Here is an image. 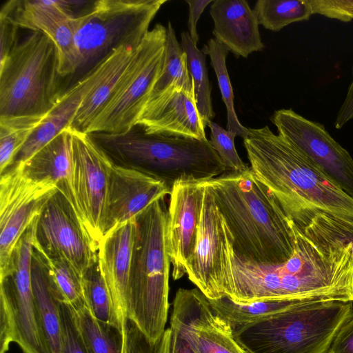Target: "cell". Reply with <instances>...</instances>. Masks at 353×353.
<instances>
[{"label": "cell", "mask_w": 353, "mask_h": 353, "mask_svg": "<svg viewBox=\"0 0 353 353\" xmlns=\"http://www.w3.org/2000/svg\"><path fill=\"white\" fill-rule=\"evenodd\" d=\"M290 222L294 252L276 265L240 259L228 230L226 296L242 303L274 299L353 303L351 229L321 212L305 213Z\"/></svg>", "instance_id": "1"}, {"label": "cell", "mask_w": 353, "mask_h": 353, "mask_svg": "<svg viewBox=\"0 0 353 353\" xmlns=\"http://www.w3.org/2000/svg\"><path fill=\"white\" fill-rule=\"evenodd\" d=\"M230 232L234 253L260 265L285 263L294 252L290 219L250 167L206 181Z\"/></svg>", "instance_id": "2"}, {"label": "cell", "mask_w": 353, "mask_h": 353, "mask_svg": "<svg viewBox=\"0 0 353 353\" xmlns=\"http://www.w3.org/2000/svg\"><path fill=\"white\" fill-rule=\"evenodd\" d=\"M243 144L251 170L288 217L320 212L353 225V199L293 143L265 125L249 128Z\"/></svg>", "instance_id": "3"}, {"label": "cell", "mask_w": 353, "mask_h": 353, "mask_svg": "<svg viewBox=\"0 0 353 353\" xmlns=\"http://www.w3.org/2000/svg\"><path fill=\"white\" fill-rule=\"evenodd\" d=\"M110 162L164 183L170 189L178 181H206L226 168L209 140L148 133L136 124L119 133H88Z\"/></svg>", "instance_id": "4"}, {"label": "cell", "mask_w": 353, "mask_h": 353, "mask_svg": "<svg viewBox=\"0 0 353 353\" xmlns=\"http://www.w3.org/2000/svg\"><path fill=\"white\" fill-rule=\"evenodd\" d=\"M160 198L135 216L137 224L126 298L127 319L152 343L165 332L170 260L168 209Z\"/></svg>", "instance_id": "5"}, {"label": "cell", "mask_w": 353, "mask_h": 353, "mask_svg": "<svg viewBox=\"0 0 353 353\" xmlns=\"http://www.w3.org/2000/svg\"><path fill=\"white\" fill-rule=\"evenodd\" d=\"M51 39L33 31L0 62V119L46 117L63 91Z\"/></svg>", "instance_id": "6"}, {"label": "cell", "mask_w": 353, "mask_h": 353, "mask_svg": "<svg viewBox=\"0 0 353 353\" xmlns=\"http://www.w3.org/2000/svg\"><path fill=\"white\" fill-rule=\"evenodd\" d=\"M353 314V303H307L233 330L248 353H327Z\"/></svg>", "instance_id": "7"}, {"label": "cell", "mask_w": 353, "mask_h": 353, "mask_svg": "<svg viewBox=\"0 0 353 353\" xmlns=\"http://www.w3.org/2000/svg\"><path fill=\"white\" fill-rule=\"evenodd\" d=\"M167 0H97L77 15L74 42L79 68H91L114 50L136 49Z\"/></svg>", "instance_id": "8"}, {"label": "cell", "mask_w": 353, "mask_h": 353, "mask_svg": "<svg viewBox=\"0 0 353 353\" xmlns=\"http://www.w3.org/2000/svg\"><path fill=\"white\" fill-rule=\"evenodd\" d=\"M167 29L157 23L135 49L117 88L85 133L130 129L148 102L164 63Z\"/></svg>", "instance_id": "9"}, {"label": "cell", "mask_w": 353, "mask_h": 353, "mask_svg": "<svg viewBox=\"0 0 353 353\" xmlns=\"http://www.w3.org/2000/svg\"><path fill=\"white\" fill-rule=\"evenodd\" d=\"M37 219L18 241L10 274L0 279V353L18 344L23 353H50L39 321L31 278Z\"/></svg>", "instance_id": "10"}, {"label": "cell", "mask_w": 353, "mask_h": 353, "mask_svg": "<svg viewBox=\"0 0 353 353\" xmlns=\"http://www.w3.org/2000/svg\"><path fill=\"white\" fill-rule=\"evenodd\" d=\"M58 191L50 180L27 176L21 165L9 167L0 179V279L12 271V253L19 239Z\"/></svg>", "instance_id": "11"}, {"label": "cell", "mask_w": 353, "mask_h": 353, "mask_svg": "<svg viewBox=\"0 0 353 353\" xmlns=\"http://www.w3.org/2000/svg\"><path fill=\"white\" fill-rule=\"evenodd\" d=\"M73 206L90 238L103 236L110 172L112 163L88 133L70 128Z\"/></svg>", "instance_id": "12"}, {"label": "cell", "mask_w": 353, "mask_h": 353, "mask_svg": "<svg viewBox=\"0 0 353 353\" xmlns=\"http://www.w3.org/2000/svg\"><path fill=\"white\" fill-rule=\"evenodd\" d=\"M33 248L46 256L64 259L81 277L98 260L97 245L59 190L37 217Z\"/></svg>", "instance_id": "13"}, {"label": "cell", "mask_w": 353, "mask_h": 353, "mask_svg": "<svg viewBox=\"0 0 353 353\" xmlns=\"http://www.w3.org/2000/svg\"><path fill=\"white\" fill-rule=\"evenodd\" d=\"M206 181L197 241L186 274L208 299H218L226 296L228 229Z\"/></svg>", "instance_id": "14"}, {"label": "cell", "mask_w": 353, "mask_h": 353, "mask_svg": "<svg viewBox=\"0 0 353 353\" xmlns=\"http://www.w3.org/2000/svg\"><path fill=\"white\" fill-rule=\"evenodd\" d=\"M271 121L279 135L303 152L353 199V159L322 123L309 120L292 109L276 110Z\"/></svg>", "instance_id": "15"}, {"label": "cell", "mask_w": 353, "mask_h": 353, "mask_svg": "<svg viewBox=\"0 0 353 353\" xmlns=\"http://www.w3.org/2000/svg\"><path fill=\"white\" fill-rule=\"evenodd\" d=\"M170 327L178 331L193 353H248L236 340L230 324L198 288L176 291Z\"/></svg>", "instance_id": "16"}, {"label": "cell", "mask_w": 353, "mask_h": 353, "mask_svg": "<svg viewBox=\"0 0 353 353\" xmlns=\"http://www.w3.org/2000/svg\"><path fill=\"white\" fill-rule=\"evenodd\" d=\"M81 1L64 0H10L0 14L19 28L39 31L54 43L59 54V70L65 77L79 70V57L74 42L73 8Z\"/></svg>", "instance_id": "17"}, {"label": "cell", "mask_w": 353, "mask_h": 353, "mask_svg": "<svg viewBox=\"0 0 353 353\" xmlns=\"http://www.w3.org/2000/svg\"><path fill=\"white\" fill-rule=\"evenodd\" d=\"M204 181L176 182L168 209L167 246L174 280L186 274L197 241L203 207Z\"/></svg>", "instance_id": "18"}, {"label": "cell", "mask_w": 353, "mask_h": 353, "mask_svg": "<svg viewBox=\"0 0 353 353\" xmlns=\"http://www.w3.org/2000/svg\"><path fill=\"white\" fill-rule=\"evenodd\" d=\"M164 183L112 164L110 172L103 236L133 219L155 200L170 194Z\"/></svg>", "instance_id": "19"}, {"label": "cell", "mask_w": 353, "mask_h": 353, "mask_svg": "<svg viewBox=\"0 0 353 353\" xmlns=\"http://www.w3.org/2000/svg\"><path fill=\"white\" fill-rule=\"evenodd\" d=\"M137 124L148 133L206 139L194 92L170 85L149 99Z\"/></svg>", "instance_id": "20"}, {"label": "cell", "mask_w": 353, "mask_h": 353, "mask_svg": "<svg viewBox=\"0 0 353 353\" xmlns=\"http://www.w3.org/2000/svg\"><path fill=\"white\" fill-rule=\"evenodd\" d=\"M136 228L134 216L103 236L97 248L100 271L123 332L127 321L126 298Z\"/></svg>", "instance_id": "21"}, {"label": "cell", "mask_w": 353, "mask_h": 353, "mask_svg": "<svg viewBox=\"0 0 353 353\" xmlns=\"http://www.w3.org/2000/svg\"><path fill=\"white\" fill-rule=\"evenodd\" d=\"M114 54V50L65 90L57 105L34 131L10 167L23 163L62 131L71 127L84 98L107 71Z\"/></svg>", "instance_id": "22"}, {"label": "cell", "mask_w": 353, "mask_h": 353, "mask_svg": "<svg viewBox=\"0 0 353 353\" xmlns=\"http://www.w3.org/2000/svg\"><path fill=\"white\" fill-rule=\"evenodd\" d=\"M210 14L213 35L236 57L246 58L264 48L253 9L245 0H214Z\"/></svg>", "instance_id": "23"}, {"label": "cell", "mask_w": 353, "mask_h": 353, "mask_svg": "<svg viewBox=\"0 0 353 353\" xmlns=\"http://www.w3.org/2000/svg\"><path fill=\"white\" fill-rule=\"evenodd\" d=\"M19 165H21L24 174L33 180H50L55 183L58 190L73 202L70 128L62 131L26 162Z\"/></svg>", "instance_id": "24"}, {"label": "cell", "mask_w": 353, "mask_h": 353, "mask_svg": "<svg viewBox=\"0 0 353 353\" xmlns=\"http://www.w3.org/2000/svg\"><path fill=\"white\" fill-rule=\"evenodd\" d=\"M135 49L121 46L114 50V54L107 71L84 98L71 128L86 132L117 88Z\"/></svg>", "instance_id": "25"}, {"label": "cell", "mask_w": 353, "mask_h": 353, "mask_svg": "<svg viewBox=\"0 0 353 353\" xmlns=\"http://www.w3.org/2000/svg\"><path fill=\"white\" fill-rule=\"evenodd\" d=\"M32 286L41 327L50 353H61V301L54 294L37 253L32 249Z\"/></svg>", "instance_id": "26"}, {"label": "cell", "mask_w": 353, "mask_h": 353, "mask_svg": "<svg viewBox=\"0 0 353 353\" xmlns=\"http://www.w3.org/2000/svg\"><path fill=\"white\" fill-rule=\"evenodd\" d=\"M209 301L214 311L230 324L232 330L262 321L305 303L319 302L305 299H274L242 303L228 296Z\"/></svg>", "instance_id": "27"}, {"label": "cell", "mask_w": 353, "mask_h": 353, "mask_svg": "<svg viewBox=\"0 0 353 353\" xmlns=\"http://www.w3.org/2000/svg\"><path fill=\"white\" fill-rule=\"evenodd\" d=\"M70 307L89 353H122L123 332L121 330L97 319L85 303Z\"/></svg>", "instance_id": "28"}, {"label": "cell", "mask_w": 353, "mask_h": 353, "mask_svg": "<svg viewBox=\"0 0 353 353\" xmlns=\"http://www.w3.org/2000/svg\"><path fill=\"white\" fill-rule=\"evenodd\" d=\"M180 45L186 54L187 65L193 82L196 106L205 128L215 117L212 108L206 55L200 50L191 39L188 32L181 34Z\"/></svg>", "instance_id": "29"}, {"label": "cell", "mask_w": 353, "mask_h": 353, "mask_svg": "<svg viewBox=\"0 0 353 353\" xmlns=\"http://www.w3.org/2000/svg\"><path fill=\"white\" fill-rule=\"evenodd\" d=\"M34 250L41 260L49 284L59 301L72 307L85 303L82 277L72 266L64 259L50 258Z\"/></svg>", "instance_id": "30"}, {"label": "cell", "mask_w": 353, "mask_h": 353, "mask_svg": "<svg viewBox=\"0 0 353 353\" xmlns=\"http://www.w3.org/2000/svg\"><path fill=\"white\" fill-rule=\"evenodd\" d=\"M210 59V65L216 76L222 100L227 110V130L243 139L249 134V128L239 121L234 108V94L226 67L229 50L215 39H210L201 50Z\"/></svg>", "instance_id": "31"}, {"label": "cell", "mask_w": 353, "mask_h": 353, "mask_svg": "<svg viewBox=\"0 0 353 353\" xmlns=\"http://www.w3.org/2000/svg\"><path fill=\"white\" fill-rule=\"evenodd\" d=\"M166 29L163 66L150 97L170 85H175L190 93L194 92L192 79L188 69L186 54L177 41L170 21H168Z\"/></svg>", "instance_id": "32"}, {"label": "cell", "mask_w": 353, "mask_h": 353, "mask_svg": "<svg viewBox=\"0 0 353 353\" xmlns=\"http://www.w3.org/2000/svg\"><path fill=\"white\" fill-rule=\"evenodd\" d=\"M253 10L259 25L274 32L312 14L309 0H259Z\"/></svg>", "instance_id": "33"}, {"label": "cell", "mask_w": 353, "mask_h": 353, "mask_svg": "<svg viewBox=\"0 0 353 353\" xmlns=\"http://www.w3.org/2000/svg\"><path fill=\"white\" fill-rule=\"evenodd\" d=\"M44 119H0V174L10 167L16 155Z\"/></svg>", "instance_id": "34"}, {"label": "cell", "mask_w": 353, "mask_h": 353, "mask_svg": "<svg viewBox=\"0 0 353 353\" xmlns=\"http://www.w3.org/2000/svg\"><path fill=\"white\" fill-rule=\"evenodd\" d=\"M82 281L85 305L94 317L120 330L98 260L83 276Z\"/></svg>", "instance_id": "35"}, {"label": "cell", "mask_w": 353, "mask_h": 353, "mask_svg": "<svg viewBox=\"0 0 353 353\" xmlns=\"http://www.w3.org/2000/svg\"><path fill=\"white\" fill-rule=\"evenodd\" d=\"M207 126L210 130L211 145L218 154L228 172H243L250 168L239 156L234 145L236 135L212 121Z\"/></svg>", "instance_id": "36"}, {"label": "cell", "mask_w": 353, "mask_h": 353, "mask_svg": "<svg viewBox=\"0 0 353 353\" xmlns=\"http://www.w3.org/2000/svg\"><path fill=\"white\" fill-rule=\"evenodd\" d=\"M61 320V353H89L70 305L60 303Z\"/></svg>", "instance_id": "37"}, {"label": "cell", "mask_w": 353, "mask_h": 353, "mask_svg": "<svg viewBox=\"0 0 353 353\" xmlns=\"http://www.w3.org/2000/svg\"><path fill=\"white\" fill-rule=\"evenodd\" d=\"M312 14L348 22L353 19V0H309Z\"/></svg>", "instance_id": "38"}, {"label": "cell", "mask_w": 353, "mask_h": 353, "mask_svg": "<svg viewBox=\"0 0 353 353\" xmlns=\"http://www.w3.org/2000/svg\"><path fill=\"white\" fill-rule=\"evenodd\" d=\"M19 28L8 17L0 14V62L3 61L17 44Z\"/></svg>", "instance_id": "39"}, {"label": "cell", "mask_w": 353, "mask_h": 353, "mask_svg": "<svg viewBox=\"0 0 353 353\" xmlns=\"http://www.w3.org/2000/svg\"><path fill=\"white\" fill-rule=\"evenodd\" d=\"M327 353H353V314L336 334Z\"/></svg>", "instance_id": "40"}, {"label": "cell", "mask_w": 353, "mask_h": 353, "mask_svg": "<svg viewBox=\"0 0 353 353\" xmlns=\"http://www.w3.org/2000/svg\"><path fill=\"white\" fill-rule=\"evenodd\" d=\"M189 7V16L188 20V33L192 41L197 44L199 36L196 30V25L200 16L203 13L204 9L208 4L213 2L212 0H201V1H185Z\"/></svg>", "instance_id": "41"}, {"label": "cell", "mask_w": 353, "mask_h": 353, "mask_svg": "<svg viewBox=\"0 0 353 353\" xmlns=\"http://www.w3.org/2000/svg\"><path fill=\"white\" fill-rule=\"evenodd\" d=\"M352 75V80L347 88L345 99L336 114V118L334 123L336 129L342 128L353 119V66Z\"/></svg>", "instance_id": "42"}, {"label": "cell", "mask_w": 353, "mask_h": 353, "mask_svg": "<svg viewBox=\"0 0 353 353\" xmlns=\"http://www.w3.org/2000/svg\"><path fill=\"white\" fill-rule=\"evenodd\" d=\"M168 334L167 353H193L178 331L172 327L166 329Z\"/></svg>", "instance_id": "43"}, {"label": "cell", "mask_w": 353, "mask_h": 353, "mask_svg": "<svg viewBox=\"0 0 353 353\" xmlns=\"http://www.w3.org/2000/svg\"><path fill=\"white\" fill-rule=\"evenodd\" d=\"M122 353H127V349H126V345H125V341L124 336H123V352H122Z\"/></svg>", "instance_id": "44"}, {"label": "cell", "mask_w": 353, "mask_h": 353, "mask_svg": "<svg viewBox=\"0 0 353 353\" xmlns=\"http://www.w3.org/2000/svg\"><path fill=\"white\" fill-rule=\"evenodd\" d=\"M352 239L353 241V231H352Z\"/></svg>", "instance_id": "45"}]
</instances>
